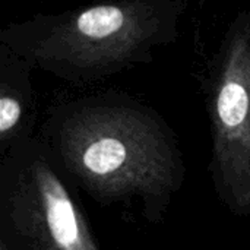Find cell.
Masks as SVG:
<instances>
[{"instance_id": "cell-1", "label": "cell", "mask_w": 250, "mask_h": 250, "mask_svg": "<svg viewBox=\"0 0 250 250\" xmlns=\"http://www.w3.org/2000/svg\"><path fill=\"white\" fill-rule=\"evenodd\" d=\"M37 135L79 192L127 220L163 223L186 179L173 127L123 92L54 104Z\"/></svg>"}, {"instance_id": "cell-2", "label": "cell", "mask_w": 250, "mask_h": 250, "mask_svg": "<svg viewBox=\"0 0 250 250\" xmlns=\"http://www.w3.org/2000/svg\"><path fill=\"white\" fill-rule=\"evenodd\" d=\"M186 9V0H101L10 22L0 31V44L34 70L91 85L151 64L160 48L180 37Z\"/></svg>"}, {"instance_id": "cell-3", "label": "cell", "mask_w": 250, "mask_h": 250, "mask_svg": "<svg viewBox=\"0 0 250 250\" xmlns=\"http://www.w3.org/2000/svg\"><path fill=\"white\" fill-rule=\"evenodd\" d=\"M35 133L0 157V242L10 250H101L81 204Z\"/></svg>"}, {"instance_id": "cell-4", "label": "cell", "mask_w": 250, "mask_h": 250, "mask_svg": "<svg viewBox=\"0 0 250 250\" xmlns=\"http://www.w3.org/2000/svg\"><path fill=\"white\" fill-rule=\"evenodd\" d=\"M209 171L220 202L250 217V9L230 22L205 86Z\"/></svg>"}, {"instance_id": "cell-5", "label": "cell", "mask_w": 250, "mask_h": 250, "mask_svg": "<svg viewBox=\"0 0 250 250\" xmlns=\"http://www.w3.org/2000/svg\"><path fill=\"white\" fill-rule=\"evenodd\" d=\"M32 72L25 59L0 44V157L16 142L34 136L37 101Z\"/></svg>"}, {"instance_id": "cell-6", "label": "cell", "mask_w": 250, "mask_h": 250, "mask_svg": "<svg viewBox=\"0 0 250 250\" xmlns=\"http://www.w3.org/2000/svg\"><path fill=\"white\" fill-rule=\"evenodd\" d=\"M0 250H10V249L7 248V245H6V243L0 242Z\"/></svg>"}]
</instances>
